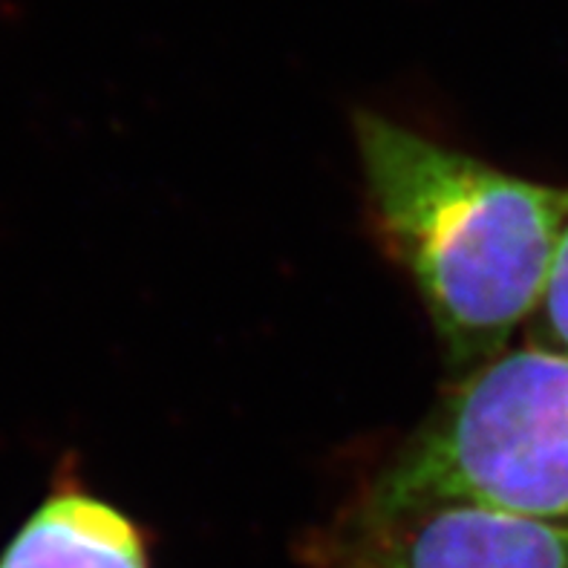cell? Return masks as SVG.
Returning a JSON list of instances; mask_svg holds the SVG:
<instances>
[{
	"instance_id": "2",
	"label": "cell",
	"mask_w": 568,
	"mask_h": 568,
	"mask_svg": "<svg viewBox=\"0 0 568 568\" xmlns=\"http://www.w3.org/2000/svg\"><path fill=\"white\" fill-rule=\"evenodd\" d=\"M427 503L568 528V353L528 344L459 375L358 505Z\"/></svg>"
},
{
	"instance_id": "1",
	"label": "cell",
	"mask_w": 568,
	"mask_h": 568,
	"mask_svg": "<svg viewBox=\"0 0 568 568\" xmlns=\"http://www.w3.org/2000/svg\"><path fill=\"white\" fill-rule=\"evenodd\" d=\"M373 223L410 274L447 364L462 375L505 353L531 321L568 229V187L523 180L465 151L355 115Z\"/></svg>"
},
{
	"instance_id": "4",
	"label": "cell",
	"mask_w": 568,
	"mask_h": 568,
	"mask_svg": "<svg viewBox=\"0 0 568 568\" xmlns=\"http://www.w3.org/2000/svg\"><path fill=\"white\" fill-rule=\"evenodd\" d=\"M0 568H148V555L124 514L61 485L18 528Z\"/></svg>"
},
{
	"instance_id": "3",
	"label": "cell",
	"mask_w": 568,
	"mask_h": 568,
	"mask_svg": "<svg viewBox=\"0 0 568 568\" xmlns=\"http://www.w3.org/2000/svg\"><path fill=\"white\" fill-rule=\"evenodd\" d=\"M326 568H568V528L470 503L355 505Z\"/></svg>"
},
{
	"instance_id": "5",
	"label": "cell",
	"mask_w": 568,
	"mask_h": 568,
	"mask_svg": "<svg viewBox=\"0 0 568 568\" xmlns=\"http://www.w3.org/2000/svg\"><path fill=\"white\" fill-rule=\"evenodd\" d=\"M531 344L568 353V229L557 248L540 306L531 317Z\"/></svg>"
}]
</instances>
